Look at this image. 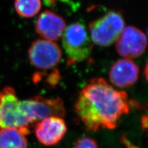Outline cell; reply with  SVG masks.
Here are the masks:
<instances>
[{"instance_id":"obj_8","label":"cell","mask_w":148,"mask_h":148,"mask_svg":"<svg viewBox=\"0 0 148 148\" xmlns=\"http://www.w3.org/2000/svg\"><path fill=\"white\" fill-rule=\"evenodd\" d=\"M67 131L66 123L62 117L51 116L36 123L35 132L38 141L41 144L50 146L61 141Z\"/></svg>"},{"instance_id":"obj_3","label":"cell","mask_w":148,"mask_h":148,"mask_svg":"<svg viewBox=\"0 0 148 148\" xmlns=\"http://www.w3.org/2000/svg\"><path fill=\"white\" fill-rule=\"evenodd\" d=\"M62 44L69 66L84 61L91 54V39L85 25L80 22L73 23L66 28L62 35Z\"/></svg>"},{"instance_id":"obj_18","label":"cell","mask_w":148,"mask_h":148,"mask_svg":"<svg viewBox=\"0 0 148 148\" xmlns=\"http://www.w3.org/2000/svg\"><path fill=\"white\" fill-rule=\"evenodd\" d=\"M147 35H148V31H147Z\"/></svg>"},{"instance_id":"obj_16","label":"cell","mask_w":148,"mask_h":148,"mask_svg":"<svg viewBox=\"0 0 148 148\" xmlns=\"http://www.w3.org/2000/svg\"><path fill=\"white\" fill-rule=\"evenodd\" d=\"M144 75L145 76V78L146 80L148 82V61L146 64L145 67V71H144Z\"/></svg>"},{"instance_id":"obj_15","label":"cell","mask_w":148,"mask_h":148,"mask_svg":"<svg viewBox=\"0 0 148 148\" xmlns=\"http://www.w3.org/2000/svg\"><path fill=\"white\" fill-rule=\"evenodd\" d=\"M45 5L47 6L51 7L53 6L56 3L57 0H43Z\"/></svg>"},{"instance_id":"obj_12","label":"cell","mask_w":148,"mask_h":148,"mask_svg":"<svg viewBox=\"0 0 148 148\" xmlns=\"http://www.w3.org/2000/svg\"><path fill=\"white\" fill-rule=\"evenodd\" d=\"M42 6L41 0H14V7L17 14L24 18H32L38 14Z\"/></svg>"},{"instance_id":"obj_10","label":"cell","mask_w":148,"mask_h":148,"mask_svg":"<svg viewBox=\"0 0 148 148\" xmlns=\"http://www.w3.org/2000/svg\"><path fill=\"white\" fill-rule=\"evenodd\" d=\"M140 69L130 59H119L110 69L109 80L119 88H126L133 86L137 82Z\"/></svg>"},{"instance_id":"obj_6","label":"cell","mask_w":148,"mask_h":148,"mask_svg":"<svg viewBox=\"0 0 148 148\" xmlns=\"http://www.w3.org/2000/svg\"><path fill=\"white\" fill-rule=\"evenodd\" d=\"M28 56L30 62L35 68L49 70L58 66L62 59V52L54 41L38 39L31 44Z\"/></svg>"},{"instance_id":"obj_13","label":"cell","mask_w":148,"mask_h":148,"mask_svg":"<svg viewBox=\"0 0 148 148\" xmlns=\"http://www.w3.org/2000/svg\"><path fill=\"white\" fill-rule=\"evenodd\" d=\"M73 148H98V146L93 139L82 137L76 141Z\"/></svg>"},{"instance_id":"obj_7","label":"cell","mask_w":148,"mask_h":148,"mask_svg":"<svg viewBox=\"0 0 148 148\" xmlns=\"http://www.w3.org/2000/svg\"><path fill=\"white\" fill-rule=\"evenodd\" d=\"M115 41L117 52L126 59L140 57L146 51L147 45L145 34L134 26L125 27Z\"/></svg>"},{"instance_id":"obj_4","label":"cell","mask_w":148,"mask_h":148,"mask_svg":"<svg viewBox=\"0 0 148 148\" xmlns=\"http://www.w3.org/2000/svg\"><path fill=\"white\" fill-rule=\"evenodd\" d=\"M125 28V21L122 13L111 10L89 25L91 41L96 45L109 46L117 40Z\"/></svg>"},{"instance_id":"obj_14","label":"cell","mask_w":148,"mask_h":148,"mask_svg":"<svg viewBox=\"0 0 148 148\" xmlns=\"http://www.w3.org/2000/svg\"><path fill=\"white\" fill-rule=\"evenodd\" d=\"M120 142L126 148H141L134 145L132 142L130 141L126 135H123L120 139Z\"/></svg>"},{"instance_id":"obj_5","label":"cell","mask_w":148,"mask_h":148,"mask_svg":"<svg viewBox=\"0 0 148 148\" xmlns=\"http://www.w3.org/2000/svg\"><path fill=\"white\" fill-rule=\"evenodd\" d=\"M22 104L32 125L51 116L63 118L66 114L64 102L59 98H46L37 96L22 101Z\"/></svg>"},{"instance_id":"obj_17","label":"cell","mask_w":148,"mask_h":148,"mask_svg":"<svg viewBox=\"0 0 148 148\" xmlns=\"http://www.w3.org/2000/svg\"><path fill=\"white\" fill-rule=\"evenodd\" d=\"M60 1H62V2H65V3H67V2H69V1H71V0H60Z\"/></svg>"},{"instance_id":"obj_9","label":"cell","mask_w":148,"mask_h":148,"mask_svg":"<svg viewBox=\"0 0 148 148\" xmlns=\"http://www.w3.org/2000/svg\"><path fill=\"white\" fill-rule=\"evenodd\" d=\"M66 24L64 18L56 12L46 10L37 17L35 29L37 34L45 40L58 41L66 30Z\"/></svg>"},{"instance_id":"obj_1","label":"cell","mask_w":148,"mask_h":148,"mask_svg":"<svg viewBox=\"0 0 148 148\" xmlns=\"http://www.w3.org/2000/svg\"><path fill=\"white\" fill-rule=\"evenodd\" d=\"M137 103L129 99L127 92L119 91L103 78L92 79L79 92L75 111L88 130L114 129L119 120L128 114Z\"/></svg>"},{"instance_id":"obj_11","label":"cell","mask_w":148,"mask_h":148,"mask_svg":"<svg viewBox=\"0 0 148 148\" xmlns=\"http://www.w3.org/2000/svg\"><path fill=\"white\" fill-rule=\"evenodd\" d=\"M25 134L16 128L0 130V148H27Z\"/></svg>"},{"instance_id":"obj_2","label":"cell","mask_w":148,"mask_h":148,"mask_svg":"<svg viewBox=\"0 0 148 148\" xmlns=\"http://www.w3.org/2000/svg\"><path fill=\"white\" fill-rule=\"evenodd\" d=\"M32 125L15 90L4 88L0 92V128H16L27 135Z\"/></svg>"}]
</instances>
